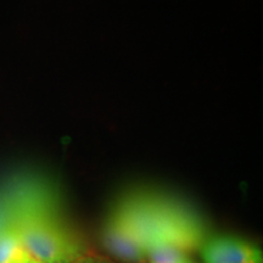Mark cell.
<instances>
[{
	"label": "cell",
	"mask_w": 263,
	"mask_h": 263,
	"mask_svg": "<svg viewBox=\"0 0 263 263\" xmlns=\"http://www.w3.org/2000/svg\"><path fill=\"white\" fill-rule=\"evenodd\" d=\"M11 228L29 255L43 263H71L87 254L60 216L54 193L41 180L24 178Z\"/></svg>",
	"instance_id": "1"
},
{
	"label": "cell",
	"mask_w": 263,
	"mask_h": 263,
	"mask_svg": "<svg viewBox=\"0 0 263 263\" xmlns=\"http://www.w3.org/2000/svg\"><path fill=\"white\" fill-rule=\"evenodd\" d=\"M103 244L121 262L146 263L145 242L130 222L116 209L104 226Z\"/></svg>",
	"instance_id": "2"
},
{
	"label": "cell",
	"mask_w": 263,
	"mask_h": 263,
	"mask_svg": "<svg viewBox=\"0 0 263 263\" xmlns=\"http://www.w3.org/2000/svg\"><path fill=\"white\" fill-rule=\"evenodd\" d=\"M205 263H263L262 252L252 242L230 235L206 240L201 246Z\"/></svg>",
	"instance_id": "3"
},
{
	"label": "cell",
	"mask_w": 263,
	"mask_h": 263,
	"mask_svg": "<svg viewBox=\"0 0 263 263\" xmlns=\"http://www.w3.org/2000/svg\"><path fill=\"white\" fill-rule=\"evenodd\" d=\"M24 178H14L0 186V234L11 224Z\"/></svg>",
	"instance_id": "4"
},
{
	"label": "cell",
	"mask_w": 263,
	"mask_h": 263,
	"mask_svg": "<svg viewBox=\"0 0 263 263\" xmlns=\"http://www.w3.org/2000/svg\"><path fill=\"white\" fill-rule=\"evenodd\" d=\"M33 259L10 224L0 234V263H31Z\"/></svg>",
	"instance_id": "5"
},
{
	"label": "cell",
	"mask_w": 263,
	"mask_h": 263,
	"mask_svg": "<svg viewBox=\"0 0 263 263\" xmlns=\"http://www.w3.org/2000/svg\"><path fill=\"white\" fill-rule=\"evenodd\" d=\"M71 263H115L108 259L107 257H104V256L95 255V254H84L82 255L81 257L76 258L73 262Z\"/></svg>",
	"instance_id": "6"
},
{
	"label": "cell",
	"mask_w": 263,
	"mask_h": 263,
	"mask_svg": "<svg viewBox=\"0 0 263 263\" xmlns=\"http://www.w3.org/2000/svg\"><path fill=\"white\" fill-rule=\"evenodd\" d=\"M184 263H196L195 261H194V259H192V258H190V257H188V258H186L185 259V262H184Z\"/></svg>",
	"instance_id": "7"
},
{
	"label": "cell",
	"mask_w": 263,
	"mask_h": 263,
	"mask_svg": "<svg viewBox=\"0 0 263 263\" xmlns=\"http://www.w3.org/2000/svg\"><path fill=\"white\" fill-rule=\"evenodd\" d=\"M31 263H43V262H41V261H37V259H33V261H32Z\"/></svg>",
	"instance_id": "8"
}]
</instances>
